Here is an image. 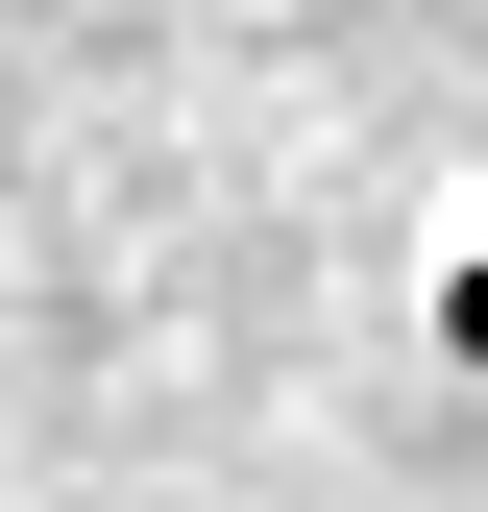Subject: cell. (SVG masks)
Masks as SVG:
<instances>
[{"label":"cell","instance_id":"obj_1","mask_svg":"<svg viewBox=\"0 0 488 512\" xmlns=\"http://www.w3.org/2000/svg\"><path fill=\"white\" fill-rule=\"evenodd\" d=\"M440 366H488V244H440Z\"/></svg>","mask_w":488,"mask_h":512}]
</instances>
